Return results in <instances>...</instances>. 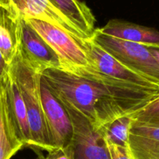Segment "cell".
<instances>
[{
    "mask_svg": "<svg viewBox=\"0 0 159 159\" xmlns=\"http://www.w3.org/2000/svg\"><path fill=\"white\" fill-rule=\"evenodd\" d=\"M85 46L89 65L95 66L103 74L141 88L159 89V85L153 81L126 67L90 39L85 40Z\"/></svg>",
    "mask_w": 159,
    "mask_h": 159,
    "instance_id": "cell-6",
    "label": "cell"
},
{
    "mask_svg": "<svg viewBox=\"0 0 159 159\" xmlns=\"http://www.w3.org/2000/svg\"><path fill=\"white\" fill-rule=\"evenodd\" d=\"M128 144L135 159H159V126L133 120Z\"/></svg>",
    "mask_w": 159,
    "mask_h": 159,
    "instance_id": "cell-13",
    "label": "cell"
},
{
    "mask_svg": "<svg viewBox=\"0 0 159 159\" xmlns=\"http://www.w3.org/2000/svg\"><path fill=\"white\" fill-rule=\"evenodd\" d=\"M97 30L104 35L133 42L148 48H159V31L154 28L113 19Z\"/></svg>",
    "mask_w": 159,
    "mask_h": 159,
    "instance_id": "cell-11",
    "label": "cell"
},
{
    "mask_svg": "<svg viewBox=\"0 0 159 159\" xmlns=\"http://www.w3.org/2000/svg\"><path fill=\"white\" fill-rule=\"evenodd\" d=\"M133 120L132 115L121 116L102 126L98 130L107 144L129 147V130Z\"/></svg>",
    "mask_w": 159,
    "mask_h": 159,
    "instance_id": "cell-16",
    "label": "cell"
},
{
    "mask_svg": "<svg viewBox=\"0 0 159 159\" xmlns=\"http://www.w3.org/2000/svg\"><path fill=\"white\" fill-rule=\"evenodd\" d=\"M110 159H135L129 147L107 144Z\"/></svg>",
    "mask_w": 159,
    "mask_h": 159,
    "instance_id": "cell-18",
    "label": "cell"
},
{
    "mask_svg": "<svg viewBox=\"0 0 159 159\" xmlns=\"http://www.w3.org/2000/svg\"><path fill=\"white\" fill-rule=\"evenodd\" d=\"M37 159H44V157H43V156H39V158H37Z\"/></svg>",
    "mask_w": 159,
    "mask_h": 159,
    "instance_id": "cell-23",
    "label": "cell"
},
{
    "mask_svg": "<svg viewBox=\"0 0 159 159\" xmlns=\"http://www.w3.org/2000/svg\"><path fill=\"white\" fill-rule=\"evenodd\" d=\"M0 3L2 4H6V3H11L9 0H0Z\"/></svg>",
    "mask_w": 159,
    "mask_h": 159,
    "instance_id": "cell-22",
    "label": "cell"
},
{
    "mask_svg": "<svg viewBox=\"0 0 159 159\" xmlns=\"http://www.w3.org/2000/svg\"><path fill=\"white\" fill-rule=\"evenodd\" d=\"M40 94L48 130L54 148H65L71 143L73 127L68 112L50 90L41 78Z\"/></svg>",
    "mask_w": 159,
    "mask_h": 159,
    "instance_id": "cell-7",
    "label": "cell"
},
{
    "mask_svg": "<svg viewBox=\"0 0 159 159\" xmlns=\"http://www.w3.org/2000/svg\"><path fill=\"white\" fill-rule=\"evenodd\" d=\"M4 79L9 110L18 136L24 146H30V134L26 107L20 88L9 68Z\"/></svg>",
    "mask_w": 159,
    "mask_h": 159,
    "instance_id": "cell-14",
    "label": "cell"
},
{
    "mask_svg": "<svg viewBox=\"0 0 159 159\" xmlns=\"http://www.w3.org/2000/svg\"><path fill=\"white\" fill-rule=\"evenodd\" d=\"M23 147L9 110L3 77L0 79V159H10Z\"/></svg>",
    "mask_w": 159,
    "mask_h": 159,
    "instance_id": "cell-12",
    "label": "cell"
},
{
    "mask_svg": "<svg viewBox=\"0 0 159 159\" xmlns=\"http://www.w3.org/2000/svg\"><path fill=\"white\" fill-rule=\"evenodd\" d=\"M41 78L63 105L81 113L96 130L137 113L159 98V89L113 79L92 65L49 68Z\"/></svg>",
    "mask_w": 159,
    "mask_h": 159,
    "instance_id": "cell-1",
    "label": "cell"
},
{
    "mask_svg": "<svg viewBox=\"0 0 159 159\" xmlns=\"http://www.w3.org/2000/svg\"><path fill=\"white\" fill-rule=\"evenodd\" d=\"M19 52L23 60L40 74L45 70L61 65L57 54L23 18Z\"/></svg>",
    "mask_w": 159,
    "mask_h": 159,
    "instance_id": "cell-8",
    "label": "cell"
},
{
    "mask_svg": "<svg viewBox=\"0 0 159 159\" xmlns=\"http://www.w3.org/2000/svg\"><path fill=\"white\" fill-rule=\"evenodd\" d=\"M63 106L72 124L71 145L74 159H110L107 143L99 130H96L79 112Z\"/></svg>",
    "mask_w": 159,
    "mask_h": 159,
    "instance_id": "cell-5",
    "label": "cell"
},
{
    "mask_svg": "<svg viewBox=\"0 0 159 159\" xmlns=\"http://www.w3.org/2000/svg\"><path fill=\"white\" fill-rule=\"evenodd\" d=\"M22 20L12 3H0V51L9 65L20 50Z\"/></svg>",
    "mask_w": 159,
    "mask_h": 159,
    "instance_id": "cell-10",
    "label": "cell"
},
{
    "mask_svg": "<svg viewBox=\"0 0 159 159\" xmlns=\"http://www.w3.org/2000/svg\"><path fill=\"white\" fill-rule=\"evenodd\" d=\"M132 117L136 122L159 126V98L139 112L132 115Z\"/></svg>",
    "mask_w": 159,
    "mask_h": 159,
    "instance_id": "cell-17",
    "label": "cell"
},
{
    "mask_svg": "<svg viewBox=\"0 0 159 159\" xmlns=\"http://www.w3.org/2000/svg\"><path fill=\"white\" fill-rule=\"evenodd\" d=\"M20 88L27 113L30 146L51 152L54 146L48 130L40 94L41 74L28 65L18 52L9 65Z\"/></svg>",
    "mask_w": 159,
    "mask_h": 159,
    "instance_id": "cell-2",
    "label": "cell"
},
{
    "mask_svg": "<svg viewBox=\"0 0 159 159\" xmlns=\"http://www.w3.org/2000/svg\"><path fill=\"white\" fill-rule=\"evenodd\" d=\"M92 41L133 71L148 78L159 85V63L149 48L101 34L95 30Z\"/></svg>",
    "mask_w": 159,
    "mask_h": 159,
    "instance_id": "cell-3",
    "label": "cell"
},
{
    "mask_svg": "<svg viewBox=\"0 0 159 159\" xmlns=\"http://www.w3.org/2000/svg\"><path fill=\"white\" fill-rule=\"evenodd\" d=\"M150 49L151 52L152 54H153L154 57L156 58V60L158 61L159 63V48H149Z\"/></svg>",
    "mask_w": 159,
    "mask_h": 159,
    "instance_id": "cell-21",
    "label": "cell"
},
{
    "mask_svg": "<svg viewBox=\"0 0 159 159\" xmlns=\"http://www.w3.org/2000/svg\"><path fill=\"white\" fill-rule=\"evenodd\" d=\"M44 159H74L71 144L65 148H57L48 152Z\"/></svg>",
    "mask_w": 159,
    "mask_h": 159,
    "instance_id": "cell-19",
    "label": "cell"
},
{
    "mask_svg": "<svg viewBox=\"0 0 159 159\" xmlns=\"http://www.w3.org/2000/svg\"><path fill=\"white\" fill-rule=\"evenodd\" d=\"M83 35L85 40L93 35L96 18L90 8L82 0H48Z\"/></svg>",
    "mask_w": 159,
    "mask_h": 159,
    "instance_id": "cell-15",
    "label": "cell"
},
{
    "mask_svg": "<svg viewBox=\"0 0 159 159\" xmlns=\"http://www.w3.org/2000/svg\"><path fill=\"white\" fill-rule=\"evenodd\" d=\"M9 68V65L5 61L1 51H0V79L4 77L8 72Z\"/></svg>",
    "mask_w": 159,
    "mask_h": 159,
    "instance_id": "cell-20",
    "label": "cell"
},
{
    "mask_svg": "<svg viewBox=\"0 0 159 159\" xmlns=\"http://www.w3.org/2000/svg\"><path fill=\"white\" fill-rule=\"evenodd\" d=\"M23 19L57 54L61 66L85 67L89 65L85 40L45 21Z\"/></svg>",
    "mask_w": 159,
    "mask_h": 159,
    "instance_id": "cell-4",
    "label": "cell"
},
{
    "mask_svg": "<svg viewBox=\"0 0 159 159\" xmlns=\"http://www.w3.org/2000/svg\"><path fill=\"white\" fill-rule=\"evenodd\" d=\"M23 18L36 19L58 26L66 32L84 39L80 31L48 0H9Z\"/></svg>",
    "mask_w": 159,
    "mask_h": 159,
    "instance_id": "cell-9",
    "label": "cell"
}]
</instances>
